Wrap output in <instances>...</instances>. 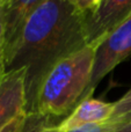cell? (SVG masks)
Instances as JSON below:
<instances>
[{
    "label": "cell",
    "mask_w": 131,
    "mask_h": 132,
    "mask_svg": "<svg viewBox=\"0 0 131 132\" xmlns=\"http://www.w3.org/2000/svg\"><path fill=\"white\" fill-rule=\"evenodd\" d=\"M87 45L85 14L71 0H46L28 20L6 58V72L26 71V112L36 111L43 80L57 63Z\"/></svg>",
    "instance_id": "cell-1"
},
{
    "label": "cell",
    "mask_w": 131,
    "mask_h": 132,
    "mask_svg": "<svg viewBox=\"0 0 131 132\" xmlns=\"http://www.w3.org/2000/svg\"><path fill=\"white\" fill-rule=\"evenodd\" d=\"M131 114V89L115 102V109L111 117H121Z\"/></svg>",
    "instance_id": "cell-10"
},
{
    "label": "cell",
    "mask_w": 131,
    "mask_h": 132,
    "mask_svg": "<svg viewBox=\"0 0 131 132\" xmlns=\"http://www.w3.org/2000/svg\"><path fill=\"white\" fill-rule=\"evenodd\" d=\"M93 63L94 46L91 45L57 63L39 87L35 112L49 118L69 116L83 101Z\"/></svg>",
    "instance_id": "cell-2"
},
{
    "label": "cell",
    "mask_w": 131,
    "mask_h": 132,
    "mask_svg": "<svg viewBox=\"0 0 131 132\" xmlns=\"http://www.w3.org/2000/svg\"><path fill=\"white\" fill-rule=\"evenodd\" d=\"M51 118L34 112L27 114L26 121L23 123L20 132H59L55 125L50 124Z\"/></svg>",
    "instance_id": "cell-9"
},
{
    "label": "cell",
    "mask_w": 131,
    "mask_h": 132,
    "mask_svg": "<svg viewBox=\"0 0 131 132\" xmlns=\"http://www.w3.org/2000/svg\"><path fill=\"white\" fill-rule=\"evenodd\" d=\"M46 0H8L2 5L5 29V55L15 46L26 23Z\"/></svg>",
    "instance_id": "cell-6"
},
{
    "label": "cell",
    "mask_w": 131,
    "mask_h": 132,
    "mask_svg": "<svg viewBox=\"0 0 131 132\" xmlns=\"http://www.w3.org/2000/svg\"><path fill=\"white\" fill-rule=\"evenodd\" d=\"M131 56V16L94 46V63L91 80L83 101L92 97L99 82L118 64ZM81 101V102H83Z\"/></svg>",
    "instance_id": "cell-3"
},
{
    "label": "cell",
    "mask_w": 131,
    "mask_h": 132,
    "mask_svg": "<svg viewBox=\"0 0 131 132\" xmlns=\"http://www.w3.org/2000/svg\"><path fill=\"white\" fill-rule=\"evenodd\" d=\"M131 16V0H101L95 9L85 15L87 45L95 46Z\"/></svg>",
    "instance_id": "cell-4"
},
{
    "label": "cell",
    "mask_w": 131,
    "mask_h": 132,
    "mask_svg": "<svg viewBox=\"0 0 131 132\" xmlns=\"http://www.w3.org/2000/svg\"><path fill=\"white\" fill-rule=\"evenodd\" d=\"M100 1L101 0H71V2L74 5V7L79 12L85 14V15L96 8L97 5L100 4Z\"/></svg>",
    "instance_id": "cell-12"
},
{
    "label": "cell",
    "mask_w": 131,
    "mask_h": 132,
    "mask_svg": "<svg viewBox=\"0 0 131 132\" xmlns=\"http://www.w3.org/2000/svg\"><path fill=\"white\" fill-rule=\"evenodd\" d=\"M6 73V55H5V29H4V9L0 5V79Z\"/></svg>",
    "instance_id": "cell-11"
},
{
    "label": "cell",
    "mask_w": 131,
    "mask_h": 132,
    "mask_svg": "<svg viewBox=\"0 0 131 132\" xmlns=\"http://www.w3.org/2000/svg\"><path fill=\"white\" fill-rule=\"evenodd\" d=\"M115 102H104L88 97L79 103L76 109L55 125V128L59 132H69L87 124L104 122L113 116Z\"/></svg>",
    "instance_id": "cell-7"
},
{
    "label": "cell",
    "mask_w": 131,
    "mask_h": 132,
    "mask_svg": "<svg viewBox=\"0 0 131 132\" xmlns=\"http://www.w3.org/2000/svg\"><path fill=\"white\" fill-rule=\"evenodd\" d=\"M114 132H131V124L124 126V128H122V129H120V130H117V131H114Z\"/></svg>",
    "instance_id": "cell-14"
},
{
    "label": "cell",
    "mask_w": 131,
    "mask_h": 132,
    "mask_svg": "<svg viewBox=\"0 0 131 132\" xmlns=\"http://www.w3.org/2000/svg\"><path fill=\"white\" fill-rule=\"evenodd\" d=\"M129 124H131V114L121 117H110L104 122L87 124L69 132H114Z\"/></svg>",
    "instance_id": "cell-8"
},
{
    "label": "cell",
    "mask_w": 131,
    "mask_h": 132,
    "mask_svg": "<svg viewBox=\"0 0 131 132\" xmlns=\"http://www.w3.org/2000/svg\"><path fill=\"white\" fill-rule=\"evenodd\" d=\"M7 1H8V0H0V5H4V4H6Z\"/></svg>",
    "instance_id": "cell-15"
},
{
    "label": "cell",
    "mask_w": 131,
    "mask_h": 132,
    "mask_svg": "<svg viewBox=\"0 0 131 132\" xmlns=\"http://www.w3.org/2000/svg\"><path fill=\"white\" fill-rule=\"evenodd\" d=\"M26 71L6 72L0 79V129L26 112Z\"/></svg>",
    "instance_id": "cell-5"
},
{
    "label": "cell",
    "mask_w": 131,
    "mask_h": 132,
    "mask_svg": "<svg viewBox=\"0 0 131 132\" xmlns=\"http://www.w3.org/2000/svg\"><path fill=\"white\" fill-rule=\"evenodd\" d=\"M26 117H27V114H23L21 116L16 117L11 123H8L2 129H0V132H20L21 128H22L23 123L26 121Z\"/></svg>",
    "instance_id": "cell-13"
}]
</instances>
